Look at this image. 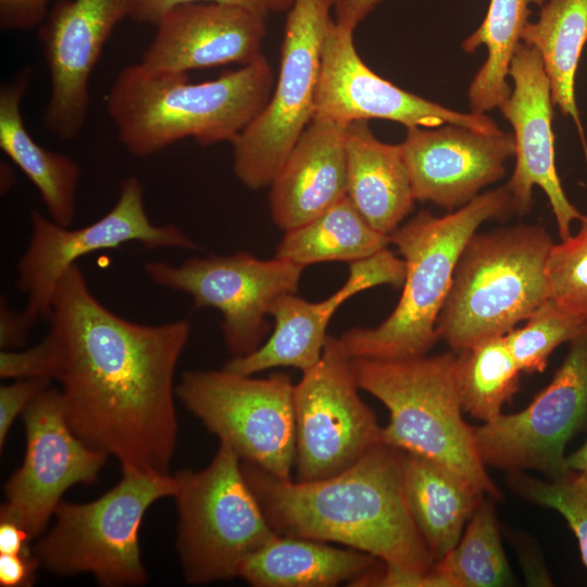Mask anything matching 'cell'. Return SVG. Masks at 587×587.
Wrapping results in <instances>:
<instances>
[{
    "label": "cell",
    "mask_w": 587,
    "mask_h": 587,
    "mask_svg": "<svg viewBox=\"0 0 587 587\" xmlns=\"http://www.w3.org/2000/svg\"><path fill=\"white\" fill-rule=\"evenodd\" d=\"M48 320L74 434L115 457L122 470L170 474L177 437L174 373L189 322L145 325L121 317L95 297L77 264L59 282Z\"/></svg>",
    "instance_id": "obj_1"
},
{
    "label": "cell",
    "mask_w": 587,
    "mask_h": 587,
    "mask_svg": "<svg viewBox=\"0 0 587 587\" xmlns=\"http://www.w3.org/2000/svg\"><path fill=\"white\" fill-rule=\"evenodd\" d=\"M402 455L380 444L345 471L315 480L280 478L246 462L241 469L278 535L337 542L426 575L435 561L407 503Z\"/></svg>",
    "instance_id": "obj_2"
},
{
    "label": "cell",
    "mask_w": 587,
    "mask_h": 587,
    "mask_svg": "<svg viewBox=\"0 0 587 587\" xmlns=\"http://www.w3.org/2000/svg\"><path fill=\"white\" fill-rule=\"evenodd\" d=\"M273 89V71L263 54L196 84L187 73L152 72L137 63L118 73L105 104L121 143L146 158L187 137L202 146L232 142L266 105Z\"/></svg>",
    "instance_id": "obj_3"
},
{
    "label": "cell",
    "mask_w": 587,
    "mask_h": 587,
    "mask_svg": "<svg viewBox=\"0 0 587 587\" xmlns=\"http://www.w3.org/2000/svg\"><path fill=\"white\" fill-rule=\"evenodd\" d=\"M511 213L504 185L442 216L421 211L398 227L390 243L405 264L401 297L379 325L352 327L339 337L348 355L392 360L427 354L439 339L436 323L465 245L485 222Z\"/></svg>",
    "instance_id": "obj_4"
},
{
    "label": "cell",
    "mask_w": 587,
    "mask_h": 587,
    "mask_svg": "<svg viewBox=\"0 0 587 587\" xmlns=\"http://www.w3.org/2000/svg\"><path fill=\"white\" fill-rule=\"evenodd\" d=\"M553 243L539 224L476 232L439 313V339L460 352L526 321L548 299L546 266Z\"/></svg>",
    "instance_id": "obj_5"
},
{
    "label": "cell",
    "mask_w": 587,
    "mask_h": 587,
    "mask_svg": "<svg viewBox=\"0 0 587 587\" xmlns=\"http://www.w3.org/2000/svg\"><path fill=\"white\" fill-rule=\"evenodd\" d=\"M360 389L389 412L383 442L420 454L458 472L486 496L502 494L478 455L472 426L462 413L457 386V355L446 352L405 359L351 358Z\"/></svg>",
    "instance_id": "obj_6"
},
{
    "label": "cell",
    "mask_w": 587,
    "mask_h": 587,
    "mask_svg": "<svg viewBox=\"0 0 587 587\" xmlns=\"http://www.w3.org/2000/svg\"><path fill=\"white\" fill-rule=\"evenodd\" d=\"M117 485L87 503L61 501L55 523L33 547L39 566L68 576L92 574L102 586L142 585L138 532L148 508L173 497L175 475L122 470Z\"/></svg>",
    "instance_id": "obj_7"
},
{
    "label": "cell",
    "mask_w": 587,
    "mask_h": 587,
    "mask_svg": "<svg viewBox=\"0 0 587 587\" xmlns=\"http://www.w3.org/2000/svg\"><path fill=\"white\" fill-rule=\"evenodd\" d=\"M177 550L189 584L239 576L245 561L277 533L250 489L238 455L226 445L210 464L175 474Z\"/></svg>",
    "instance_id": "obj_8"
},
{
    "label": "cell",
    "mask_w": 587,
    "mask_h": 587,
    "mask_svg": "<svg viewBox=\"0 0 587 587\" xmlns=\"http://www.w3.org/2000/svg\"><path fill=\"white\" fill-rule=\"evenodd\" d=\"M333 0H295L277 80L266 105L230 142L234 172L249 189L270 186L315 114L321 53Z\"/></svg>",
    "instance_id": "obj_9"
},
{
    "label": "cell",
    "mask_w": 587,
    "mask_h": 587,
    "mask_svg": "<svg viewBox=\"0 0 587 587\" xmlns=\"http://www.w3.org/2000/svg\"><path fill=\"white\" fill-rule=\"evenodd\" d=\"M294 386L289 375L253 378L225 369L188 371L176 395L240 459L291 478L296 460Z\"/></svg>",
    "instance_id": "obj_10"
},
{
    "label": "cell",
    "mask_w": 587,
    "mask_h": 587,
    "mask_svg": "<svg viewBox=\"0 0 587 587\" xmlns=\"http://www.w3.org/2000/svg\"><path fill=\"white\" fill-rule=\"evenodd\" d=\"M303 270L282 258L262 260L245 251L195 257L179 265L145 264L153 284L189 295L195 308L220 311L232 358L248 355L263 344L271 309L282 297L298 291Z\"/></svg>",
    "instance_id": "obj_11"
},
{
    "label": "cell",
    "mask_w": 587,
    "mask_h": 587,
    "mask_svg": "<svg viewBox=\"0 0 587 587\" xmlns=\"http://www.w3.org/2000/svg\"><path fill=\"white\" fill-rule=\"evenodd\" d=\"M350 357L328 335L319 362L294 386L298 480H315L345 471L384 444L374 412L361 399Z\"/></svg>",
    "instance_id": "obj_12"
},
{
    "label": "cell",
    "mask_w": 587,
    "mask_h": 587,
    "mask_svg": "<svg viewBox=\"0 0 587 587\" xmlns=\"http://www.w3.org/2000/svg\"><path fill=\"white\" fill-rule=\"evenodd\" d=\"M30 225V238L17 264L16 286L27 297L23 314L32 326L40 319H48L62 276L88 253L133 241L146 248L195 250L198 247L176 225H155L150 221L143 188L136 176L123 179L113 208L91 224L70 229L34 210Z\"/></svg>",
    "instance_id": "obj_13"
},
{
    "label": "cell",
    "mask_w": 587,
    "mask_h": 587,
    "mask_svg": "<svg viewBox=\"0 0 587 587\" xmlns=\"http://www.w3.org/2000/svg\"><path fill=\"white\" fill-rule=\"evenodd\" d=\"M587 420V330L569 342L549 385L522 411L472 426L485 465L534 470L555 478L570 470L565 448Z\"/></svg>",
    "instance_id": "obj_14"
},
{
    "label": "cell",
    "mask_w": 587,
    "mask_h": 587,
    "mask_svg": "<svg viewBox=\"0 0 587 587\" xmlns=\"http://www.w3.org/2000/svg\"><path fill=\"white\" fill-rule=\"evenodd\" d=\"M22 415L26 454L4 486L0 520L18 524L33 540L45 530L65 490L97 480L108 454L90 448L74 434L60 390L43 389Z\"/></svg>",
    "instance_id": "obj_15"
},
{
    "label": "cell",
    "mask_w": 587,
    "mask_h": 587,
    "mask_svg": "<svg viewBox=\"0 0 587 587\" xmlns=\"http://www.w3.org/2000/svg\"><path fill=\"white\" fill-rule=\"evenodd\" d=\"M353 32L332 20L322 46L315 114L339 125L372 118L407 127L454 124L486 134L501 132L486 114L459 112L409 92L373 72L360 58Z\"/></svg>",
    "instance_id": "obj_16"
},
{
    "label": "cell",
    "mask_w": 587,
    "mask_h": 587,
    "mask_svg": "<svg viewBox=\"0 0 587 587\" xmlns=\"http://www.w3.org/2000/svg\"><path fill=\"white\" fill-rule=\"evenodd\" d=\"M129 13L130 0H60L41 23L38 38L51 79L43 126L55 137L68 140L80 133L93 68Z\"/></svg>",
    "instance_id": "obj_17"
},
{
    "label": "cell",
    "mask_w": 587,
    "mask_h": 587,
    "mask_svg": "<svg viewBox=\"0 0 587 587\" xmlns=\"http://www.w3.org/2000/svg\"><path fill=\"white\" fill-rule=\"evenodd\" d=\"M509 77L513 83L511 95L498 109L511 124L515 142V167L505 185L513 213H529L534 187H539L564 240L572 235L573 222L583 214L569 200L558 175L551 88L538 51L522 42L511 61Z\"/></svg>",
    "instance_id": "obj_18"
},
{
    "label": "cell",
    "mask_w": 587,
    "mask_h": 587,
    "mask_svg": "<svg viewBox=\"0 0 587 587\" xmlns=\"http://www.w3.org/2000/svg\"><path fill=\"white\" fill-rule=\"evenodd\" d=\"M400 146L415 199L452 211L501 179L507 161L515 155L513 134L454 124L407 127Z\"/></svg>",
    "instance_id": "obj_19"
},
{
    "label": "cell",
    "mask_w": 587,
    "mask_h": 587,
    "mask_svg": "<svg viewBox=\"0 0 587 587\" xmlns=\"http://www.w3.org/2000/svg\"><path fill=\"white\" fill-rule=\"evenodd\" d=\"M404 276L403 259L386 248L350 263L347 280L324 300L311 302L296 294L282 297L270 312L275 325L267 340L248 355L232 358L223 369L249 376L280 366L311 369L322 357L333 315L347 300L377 286L402 287Z\"/></svg>",
    "instance_id": "obj_20"
},
{
    "label": "cell",
    "mask_w": 587,
    "mask_h": 587,
    "mask_svg": "<svg viewBox=\"0 0 587 587\" xmlns=\"http://www.w3.org/2000/svg\"><path fill=\"white\" fill-rule=\"evenodd\" d=\"M265 18L225 3L177 5L157 25L140 63L149 71L166 73L250 64L262 55Z\"/></svg>",
    "instance_id": "obj_21"
},
{
    "label": "cell",
    "mask_w": 587,
    "mask_h": 587,
    "mask_svg": "<svg viewBox=\"0 0 587 587\" xmlns=\"http://www.w3.org/2000/svg\"><path fill=\"white\" fill-rule=\"evenodd\" d=\"M270 187L272 220L284 232L346 198V126L314 116Z\"/></svg>",
    "instance_id": "obj_22"
},
{
    "label": "cell",
    "mask_w": 587,
    "mask_h": 587,
    "mask_svg": "<svg viewBox=\"0 0 587 587\" xmlns=\"http://www.w3.org/2000/svg\"><path fill=\"white\" fill-rule=\"evenodd\" d=\"M348 198L377 232L390 236L416 201L399 145L378 140L367 121L346 126Z\"/></svg>",
    "instance_id": "obj_23"
},
{
    "label": "cell",
    "mask_w": 587,
    "mask_h": 587,
    "mask_svg": "<svg viewBox=\"0 0 587 587\" xmlns=\"http://www.w3.org/2000/svg\"><path fill=\"white\" fill-rule=\"evenodd\" d=\"M402 476L411 516L437 562L458 544L485 494L448 466L405 451Z\"/></svg>",
    "instance_id": "obj_24"
},
{
    "label": "cell",
    "mask_w": 587,
    "mask_h": 587,
    "mask_svg": "<svg viewBox=\"0 0 587 587\" xmlns=\"http://www.w3.org/2000/svg\"><path fill=\"white\" fill-rule=\"evenodd\" d=\"M382 563L349 547L277 534L245 561L238 577L254 587L351 586Z\"/></svg>",
    "instance_id": "obj_25"
},
{
    "label": "cell",
    "mask_w": 587,
    "mask_h": 587,
    "mask_svg": "<svg viewBox=\"0 0 587 587\" xmlns=\"http://www.w3.org/2000/svg\"><path fill=\"white\" fill-rule=\"evenodd\" d=\"M32 73L22 71L0 89V148L37 188L49 217L68 227L76 214L80 171L70 157L34 140L22 115V99Z\"/></svg>",
    "instance_id": "obj_26"
},
{
    "label": "cell",
    "mask_w": 587,
    "mask_h": 587,
    "mask_svg": "<svg viewBox=\"0 0 587 587\" xmlns=\"http://www.w3.org/2000/svg\"><path fill=\"white\" fill-rule=\"evenodd\" d=\"M521 40L535 48L548 76L553 105L575 124L587 168V139L576 103L575 82L587 43V0H546Z\"/></svg>",
    "instance_id": "obj_27"
},
{
    "label": "cell",
    "mask_w": 587,
    "mask_h": 587,
    "mask_svg": "<svg viewBox=\"0 0 587 587\" xmlns=\"http://www.w3.org/2000/svg\"><path fill=\"white\" fill-rule=\"evenodd\" d=\"M275 257L300 266L321 262H355L390 243V236L374 229L348 196L312 218L284 232Z\"/></svg>",
    "instance_id": "obj_28"
},
{
    "label": "cell",
    "mask_w": 587,
    "mask_h": 587,
    "mask_svg": "<svg viewBox=\"0 0 587 587\" xmlns=\"http://www.w3.org/2000/svg\"><path fill=\"white\" fill-rule=\"evenodd\" d=\"M545 1L490 0L482 24L462 42V49L467 53H473L480 46L487 51L485 62L469 86L472 112L486 114L510 97V64L522 43L521 36L532 14L530 5L541 7Z\"/></svg>",
    "instance_id": "obj_29"
},
{
    "label": "cell",
    "mask_w": 587,
    "mask_h": 587,
    "mask_svg": "<svg viewBox=\"0 0 587 587\" xmlns=\"http://www.w3.org/2000/svg\"><path fill=\"white\" fill-rule=\"evenodd\" d=\"M495 499L488 497L474 511L463 534L427 573L428 587L510 586L514 577L500 536Z\"/></svg>",
    "instance_id": "obj_30"
},
{
    "label": "cell",
    "mask_w": 587,
    "mask_h": 587,
    "mask_svg": "<svg viewBox=\"0 0 587 587\" xmlns=\"http://www.w3.org/2000/svg\"><path fill=\"white\" fill-rule=\"evenodd\" d=\"M521 373L505 335L458 352L455 376L463 411L484 423L492 421L517 391Z\"/></svg>",
    "instance_id": "obj_31"
},
{
    "label": "cell",
    "mask_w": 587,
    "mask_h": 587,
    "mask_svg": "<svg viewBox=\"0 0 587 587\" xmlns=\"http://www.w3.org/2000/svg\"><path fill=\"white\" fill-rule=\"evenodd\" d=\"M587 330V321L547 299L520 328L505 334L522 373H542L551 353Z\"/></svg>",
    "instance_id": "obj_32"
},
{
    "label": "cell",
    "mask_w": 587,
    "mask_h": 587,
    "mask_svg": "<svg viewBox=\"0 0 587 587\" xmlns=\"http://www.w3.org/2000/svg\"><path fill=\"white\" fill-rule=\"evenodd\" d=\"M508 483L521 497L558 511L573 530L580 558L587 567V479L580 474L567 473L539 479L523 472H509Z\"/></svg>",
    "instance_id": "obj_33"
},
{
    "label": "cell",
    "mask_w": 587,
    "mask_h": 587,
    "mask_svg": "<svg viewBox=\"0 0 587 587\" xmlns=\"http://www.w3.org/2000/svg\"><path fill=\"white\" fill-rule=\"evenodd\" d=\"M578 230L554 242L547 261L548 299L587 321V214Z\"/></svg>",
    "instance_id": "obj_34"
},
{
    "label": "cell",
    "mask_w": 587,
    "mask_h": 587,
    "mask_svg": "<svg viewBox=\"0 0 587 587\" xmlns=\"http://www.w3.org/2000/svg\"><path fill=\"white\" fill-rule=\"evenodd\" d=\"M59 367V350L50 333L40 342L28 349L2 350L0 353V376L2 378L57 379Z\"/></svg>",
    "instance_id": "obj_35"
},
{
    "label": "cell",
    "mask_w": 587,
    "mask_h": 587,
    "mask_svg": "<svg viewBox=\"0 0 587 587\" xmlns=\"http://www.w3.org/2000/svg\"><path fill=\"white\" fill-rule=\"evenodd\" d=\"M52 379L23 378L0 387V446L3 447L8 433L18 414L23 413L32 400L43 389L48 388Z\"/></svg>",
    "instance_id": "obj_36"
},
{
    "label": "cell",
    "mask_w": 587,
    "mask_h": 587,
    "mask_svg": "<svg viewBox=\"0 0 587 587\" xmlns=\"http://www.w3.org/2000/svg\"><path fill=\"white\" fill-rule=\"evenodd\" d=\"M192 2H216L246 8L264 17L272 10V0H130L129 17L138 24L157 26L177 5Z\"/></svg>",
    "instance_id": "obj_37"
},
{
    "label": "cell",
    "mask_w": 587,
    "mask_h": 587,
    "mask_svg": "<svg viewBox=\"0 0 587 587\" xmlns=\"http://www.w3.org/2000/svg\"><path fill=\"white\" fill-rule=\"evenodd\" d=\"M49 0H0L2 30H28L45 21Z\"/></svg>",
    "instance_id": "obj_38"
},
{
    "label": "cell",
    "mask_w": 587,
    "mask_h": 587,
    "mask_svg": "<svg viewBox=\"0 0 587 587\" xmlns=\"http://www.w3.org/2000/svg\"><path fill=\"white\" fill-rule=\"evenodd\" d=\"M39 563L33 554L0 553V585L2 587H28L35 582Z\"/></svg>",
    "instance_id": "obj_39"
},
{
    "label": "cell",
    "mask_w": 587,
    "mask_h": 587,
    "mask_svg": "<svg viewBox=\"0 0 587 587\" xmlns=\"http://www.w3.org/2000/svg\"><path fill=\"white\" fill-rule=\"evenodd\" d=\"M32 327L23 312L10 309L5 299H1L0 347L2 350H11L23 346Z\"/></svg>",
    "instance_id": "obj_40"
},
{
    "label": "cell",
    "mask_w": 587,
    "mask_h": 587,
    "mask_svg": "<svg viewBox=\"0 0 587 587\" xmlns=\"http://www.w3.org/2000/svg\"><path fill=\"white\" fill-rule=\"evenodd\" d=\"M383 0H333L335 22L354 30Z\"/></svg>",
    "instance_id": "obj_41"
},
{
    "label": "cell",
    "mask_w": 587,
    "mask_h": 587,
    "mask_svg": "<svg viewBox=\"0 0 587 587\" xmlns=\"http://www.w3.org/2000/svg\"><path fill=\"white\" fill-rule=\"evenodd\" d=\"M32 538L16 523L9 520H0V553L8 554H33L29 547Z\"/></svg>",
    "instance_id": "obj_42"
},
{
    "label": "cell",
    "mask_w": 587,
    "mask_h": 587,
    "mask_svg": "<svg viewBox=\"0 0 587 587\" xmlns=\"http://www.w3.org/2000/svg\"><path fill=\"white\" fill-rule=\"evenodd\" d=\"M567 469L574 471L587 479V439L575 452L566 455Z\"/></svg>",
    "instance_id": "obj_43"
},
{
    "label": "cell",
    "mask_w": 587,
    "mask_h": 587,
    "mask_svg": "<svg viewBox=\"0 0 587 587\" xmlns=\"http://www.w3.org/2000/svg\"><path fill=\"white\" fill-rule=\"evenodd\" d=\"M295 0H272V10L280 12L289 10Z\"/></svg>",
    "instance_id": "obj_44"
}]
</instances>
